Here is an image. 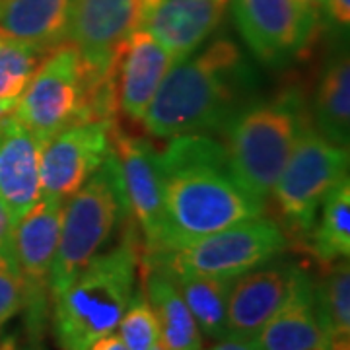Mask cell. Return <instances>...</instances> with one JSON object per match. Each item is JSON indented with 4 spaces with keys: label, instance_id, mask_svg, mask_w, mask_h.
Wrapping results in <instances>:
<instances>
[{
    "label": "cell",
    "instance_id": "cell-1",
    "mask_svg": "<svg viewBox=\"0 0 350 350\" xmlns=\"http://www.w3.org/2000/svg\"><path fill=\"white\" fill-rule=\"evenodd\" d=\"M160 156L165 226L156 253L262 216L261 204L230 174L224 144L202 135H183L172 138Z\"/></svg>",
    "mask_w": 350,
    "mask_h": 350
},
{
    "label": "cell",
    "instance_id": "cell-2",
    "mask_svg": "<svg viewBox=\"0 0 350 350\" xmlns=\"http://www.w3.org/2000/svg\"><path fill=\"white\" fill-rule=\"evenodd\" d=\"M255 86L243 53L232 39L220 38L175 64L140 123L154 138L224 131L250 105Z\"/></svg>",
    "mask_w": 350,
    "mask_h": 350
},
{
    "label": "cell",
    "instance_id": "cell-3",
    "mask_svg": "<svg viewBox=\"0 0 350 350\" xmlns=\"http://www.w3.org/2000/svg\"><path fill=\"white\" fill-rule=\"evenodd\" d=\"M140 239L129 226L123 239L98 253L75 280L53 298V335L61 350H88L111 335L137 290Z\"/></svg>",
    "mask_w": 350,
    "mask_h": 350
},
{
    "label": "cell",
    "instance_id": "cell-4",
    "mask_svg": "<svg viewBox=\"0 0 350 350\" xmlns=\"http://www.w3.org/2000/svg\"><path fill=\"white\" fill-rule=\"evenodd\" d=\"M310 113L300 90L292 88L273 100L251 101L226 126V156L234 181L251 199L265 204L284 170Z\"/></svg>",
    "mask_w": 350,
    "mask_h": 350
},
{
    "label": "cell",
    "instance_id": "cell-5",
    "mask_svg": "<svg viewBox=\"0 0 350 350\" xmlns=\"http://www.w3.org/2000/svg\"><path fill=\"white\" fill-rule=\"evenodd\" d=\"M117 113L113 80L96 84L70 41L47 53L27 84L12 117L45 144L68 126Z\"/></svg>",
    "mask_w": 350,
    "mask_h": 350
},
{
    "label": "cell",
    "instance_id": "cell-6",
    "mask_svg": "<svg viewBox=\"0 0 350 350\" xmlns=\"http://www.w3.org/2000/svg\"><path fill=\"white\" fill-rule=\"evenodd\" d=\"M125 216L129 218L109 152L100 170L64 200L59 245L51 269V298L61 294L103 250Z\"/></svg>",
    "mask_w": 350,
    "mask_h": 350
},
{
    "label": "cell",
    "instance_id": "cell-7",
    "mask_svg": "<svg viewBox=\"0 0 350 350\" xmlns=\"http://www.w3.org/2000/svg\"><path fill=\"white\" fill-rule=\"evenodd\" d=\"M288 247L282 228L267 218H251L226 230L189 241L181 247L162 251L156 255H142L172 276H214L238 278L275 261Z\"/></svg>",
    "mask_w": 350,
    "mask_h": 350
},
{
    "label": "cell",
    "instance_id": "cell-8",
    "mask_svg": "<svg viewBox=\"0 0 350 350\" xmlns=\"http://www.w3.org/2000/svg\"><path fill=\"white\" fill-rule=\"evenodd\" d=\"M349 146L325 138L312 123L301 131L271 195L292 236L308 239L327 193L349 175Z\"/></svg>",
    "mask_w": 350,
    "mask_h": 350
},
{
    "label": "cell",
    "instance_id": "cell-9",
    "mask_svg": "<svg viewBox=\"0 0 350 350\" xmlns=\"http://www.w3.org/2000/svg\"><path fill=\"white\" fill-rule=\"evenodd\" d=\"M63 202L41 199L16 220L12 232V257L24 280V310L27 338L43 340L51 300V269L61 234Z\"/></svg>",
    "mask_w": 350,
    "mask_h": 350
},
{
    "label": "cell",
    "instance_id": "cell-10",
    "mask_svg": "<svg viewBox=\"0 0 350 350\" xmlns=\"http://www.w3.org/2000/svg\"><path fill=\"white\" fill-rule=\"evenodd\" d=\"M111 160L126 214L142 232L144 255L160 250L163 238V174L160 150L150 140L111 129Z\"/></svg>",
    "mask_w": 350,
    "mask_h": 350
},
{
    "label": "cell",
    "instance_id": "cell-11",
    "mask_svg": "<svg viewBox=\"0 0 350 350\" xmlns=\"http://www.w3.org/2000/svg\"><path fill=\"white\" fill-rule=\"evenodd\" d=\"M146 0H75L68 38L88 75L96 84H105L126 38L142 27Z\"/></svg>",
    "mask_w": 350,
    "mask_h": 350
},
{
    "label": "cell",
    "instance_id": "cell-12",
    "mask_svg": "<svg viewBox=\"0 0 350 350\" xmlns=\"http://www.w3.org/2000/svg\"><path fill=\"white\" fill-rule=\"evenodd\" d=\"M234 20L251 55L262 64H284L308 47L317 14L298 0H232Z\"/></svg>",
    "mask_w": 350,
    "mask_h": 350
},
{
    "label": "cell",
    "instance_id": "cell-13",
    "mask_svg": "<svg viewBox=\"0 0 350 350\" xmlns=\"http://www.w3.org/2000/svg\"><path fill=\"white\" fill-rule=\"evenodd\" d=\"M113 121L92 119L61 131L41 152V197L68 200L105 163Z\"/></svg>",
    "mask_w": 350,
    "mask_h": 350
},
{
    "label": "cell",
    "instance_id": "cell-14",
    "mask_svg": "<svg viewBox=\"0 0 350 350\" xmlns=\"http://www.w3.org/2000/svg\"><path fill=\"white\" fill-rule=\"evenodd\" d=\"M175 64L174 55L152 33L142 27L133 31L111 66L117 109L126 119L140 123Z\"/></svg>",
    "mask_w": 350,
    "mask_h": 350
},
{
    "label": "cell",
    "instance_id": "cell-15",
    "mask_svg": "<svg viewBox=\"0 0 350 350\" xmlns=\"http://www.w3.org/2000/svg\"><path fill=\"white\" fill-rule=\"evenodd\" d=\"M230 0H146L142 29H146L174 55L185 61L220 24Z\"/></svg>",
    "mask_w": 350,
    "mask_h": 350
},
{
    "label": "cell",
    "instance_id": "cell-16",
    "mask_svg": "<svg viewBox=\"0 0 350 350\" xmlns=\"http://www.w3.org/2000/svg\"><path fill=\"white\" fill-rule=\"evenodd\" d=\"M43 142L12 115L0 119V202L20 220L41 199Z\"/></svg>",
    "mask_w": 350,
    "mask_h": 350
},
{
    "label": "cell",
    "instance_id": "cell-17",
    "mask_svg": "<svg viewBox=\"0 0 350 350\" xmlns=\"http://www.w3.org/2000/svg\"><path fill=\"white\" fill-rule=\"evenodd\" d=\"M292 271V262L269 261L234 278L228 296V335L255 338L286 298Z\"/></svg>",
    "mask_w": 350,
    "mask_h": 350
},
{
    "label": "cell",
    "instance_id": "cell-18",
    "mask_svg": "<svg viewBox=\"0 0 350 350\" xmlns=\"http://www.w3.org/2000/svg\"><path fill=\"white\" fill-rule=\"evenodd\" d=\"M312 275L294 265L286 298L255 335L259 350H321L325 333L319 323Z\"/></svg>",
    "mask_w": 350,
    "mask_h": 350
},
{
    "label": "cell",
    "instance_id": "cell-19",
    "mask_svg": "<svg viewBox=\"0 0 350 350\" xmlns=\"http://www.w3.org/2000/svg\"><path fill=\"white\" fill-rule=\"evenodd\" d=\"M75 0H0V36L41 49H55L68 38Z\"/></svg>",
    "mask_w": 350,
    "mask_h": 350
},
{
    "label": "cell",
    "instance_id": "cell-20",
    "mask_svg": "<svg viewBox=\"0 0 350 350\" xmlns=\"http://www.w3.org/2000/svg\"><path fill=\"white\" fill-rule=\"evenodd\" d=\"M142 282L160 323L163 350H202V337L174 276L162 267L140 259Z\"/></svg>",
    "mask_w": 350,
    "mask_h": 350
},
{
    "label": "cell",
    "instance_id": "cell-21",
    "mask_svg": "<svg viewBox=\"0 0 350 350\" xmlns=\"http://www.w3.org/2000/svg\"><path fill=\"white\" fill-rule=\"evenodd\" d=\"M313 126L329 140L349 146L350 140V61L340 51L323 66L313 101Z\"/></svg>",
    "mask_w": 350,
    "mask_h": 350
},
{
    "label": "cell",
    "instance_id": "cell-22",
    "mask_svg": "<svg viewBox=\"0 0 350 350\" xmlns=\"http://www.w3.org/2000/svg\"><path fill=\"white\" fill-rule=\"evenodd\" d=\"M308 250L323 267L350 257V177L340 179L321 202Z\"/></svg>",
    "mask_w": 350,
    "mask_h": 350
},
{
    "label": "cell",
    "instance_id": "cell-23",
    "mask_svg": "<svg viewBox=\"0 0 350 350\" xmlns=\"http://www.w3.org/2000/svg\"><path fill=\"white\" fill-rule=\"evenodd\" d=\"M200 335L220 340L228 335L226 315L232 278L214 276H174Z\"/></svg>",
    "mask_w": 350,
    "mask_h": 350
},
{
    "label": "cell",
    "instance_id": "cell-24",
    "mask_svg": "<svg viewBox=\"0 0 350 350\" xmlns=\"http://www.w3.org/2000/svg\"><path fill=\"white\" fill-rule=\"evenodd\" d=\"M47 49L0 36V119L12 115Z\"/></svg>",
    "mask_w": 350,
    "mask_h": 350
},
{
    "label": "cell",
    "instance_id": "cell-25",
    "mask_svg": "<svg viewBox=\"0 0 350 350\" xmlns=\"http://www.w3.org/2000/svg\"><path fill=\"white\" fill-rule=\"evenodd\" d=\"M331 269L315 284V306L327 335L350 337V265L349 259L329 265Z\"/></svg>",
    "mask_w": 350,
    "mask_h": 350
},
{
    "label": "cell",
    "instance_id": "cell-26",
    "mask_svg": "<svg viewBox=\"0 0 350 350\" xmlns=\"http://www.w3.org/2000/svg\"><path fill=\"white\" fill-rule=\"evenodd\" d=\"M117 335L129 350H152L160 345V323L144 288L135 290L117 325Z\"/></svg>",
    "mask_w": 350,
    "mask_h": 350
},
{
    "label": "cell",
    "instance_id": "cell-27",
    "mask_svg": "<svg viewBox=\"0 0 350 350\" xmlns=\"http://www.w3.org/2000/svg\"><path fill=\"white\" fill-rule=\"evenodd\" d=\"M24 308V280L12 259H0V329Z\"/></svg>",
    "mask_w": 350,
    "mask_h": 350
},
{
    "label": "cell",
    "instance_id": "cell-28",
    "mask_svg": "<svg viewBox=\"0 0 350 350\" xmlns=\"http://www.w3.org/2000/svg\"><path fill=\"white\" fill-rule=\"evenodd\" d=\"M323 12L327 20L340 31H347L350 25V0H325Z\"/></svg>",
    "mask_w": 350,
    "mask_h": 350
},
{
    "label": "cell",
    "instance_id": "cell-29",
    "mask_svg": "<svg viewBox=\"0 0 350 350\" xmlns=\"http://www.w3.org/2000/svg\"><path fill=\"white\" fill-rule=\"evenodd\" d=\"M16 220L10 211L0 202V259H12V232Z\"/></svg>",
    "mask_w": 350,
    "mask_h": 350
},
{
    "label": "cell",
    "instance_id": "cell-30",
    "mask_svg": "<svg viewBox=\"0 0 350 350\" xmlns=\"http://www.w3.org/2000/svg\"><path fill=\"white\" fill-rule=\"evenodd\" d=\"M208 350H259L255 338L234 337V335H226L224 338L216 340V345Z\"/></svg>",
    "mask_w": 350,
    "mask_h": 350
},
{
    "label": "cell",
    "instance_id": "cell-31",
    "mask_svg": "<svg viewBox=\"0 0 350 350\" xmlns=\"http://www.w3.org/2000/svg\"><path fill=\"white\" fill-rule=\"evenodd\" d=\"M0 350H43L39 340H20L16 335H8V337L0 338Z\"/></svg>",
    "mask_w": 350,
    "mask_h": 350
},
{
    "label": "cell",
    "instance_id": "cell-32",
    "mask_svg": "<svg viewBox=\"0 0 350 350\" xmlns=\"http://www.w3.org/2000/svg\"><path fill=\"white\" fill-rule=\"evenodd\" d=\"M88 350H129L125 347V342L121 340V337L117 333L105 335V337L98 338L96 342H92V347Z\"/></svg>",
    "mask_w": 350,
    "mask_h": 350
},
{
    "label": "cell",
    "instance_id": "cell-33",
    "mask_svg": "<svg viewBox=\"0 0 350 350\" xmlns=\"http://www.w3.org/2000/svg\"><path fill=\"white\" fill-rule=\"evenodd\" d=\"M321 350H350V337L340 335H327Z\"/></svg>",
    "mask_w": 350,
    "mask_h": 350
},
{
    "label": "cell",
    "instance_id": "cell-34",
    "mask_svg": "<svg viewBox=\"0 0 350 350\" xmlns=\"http://www.w3.org/2000/svg\"><path fill=\"white\" fill-rule=\"evenodd\" d=\"M298 2H300L304 8H308L310 12L319 14L323 10V2H325V0H298Z\"/></svg>",
    "mask_w": 350,
    "mask_h": 350
},
{
    "label": "cell",
    "instance_id": "cell-35",
    "mask_svg": "<svg viewBox=\"0 0 350 350\" xmlns=\"http://www.w3.org/2000/svg\"><path fill=\"white\" fill-rule=\"evenodd\" d=\"M152 350H163V349H162V345H158V347H154Z\"/></svg>",
    "mask_w": 350,
    "mask_h": 350
}]
</instances>
